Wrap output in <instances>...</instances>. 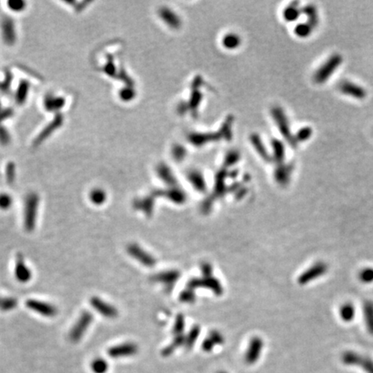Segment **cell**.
<instances>
[{
	"mask_svg": "<svg viewBox=\"0 0 373 373\" xmlns=\"http://www.w3.org/2000/svg\"><path fill=\"white\" fill-rule=\"evenodd\" d=\"M90 303L93 309L108 319H114L118 316V310L114 306L107 303V301H103L99 297H93L91 298Z\"/></svg>",
	"mask_w": 373,
	"mask_h": 373,
	"instance_id": "cell-6",
	"label": "cell"
},
{
	"mask_svg": "<svg viewBox=\"0 0 373 373\" xmlns=\"http://www.w3.org/2000/svg\"><path fill=\"white\" fill-rule=\"evenodd\" d=\"M310 29L309 27L306 26V25H301V26L298 28V33L301 36H307L309 34Z\"/></svg>",
	"mask_w": 373,
	"mask_h": 373,
	"instance_id": "cell-30",
	"label": "cell"
},
{
	"mask_svg": "<svg viewBox=\"0 0 373 373\" xmlns=\"http://www.w3.org/2000/svg\"><path fill=\"white\" fill-rule=\"evenodd\" d=\"M342 56L340 55H335L329 58L327 62L317 71L316 74V80L319 83H322L328 80L342 63Z\"/></svg>",
	"mask_w": 373,
	"mask_h": 373,
	"instance_id": "cell-4",
	"label": "cell"
},
{
	"mask_svg": "<svg viewBox=\"0 0 373 373\" xmlns=\"http://www.w3.org/2000/svg\"><path fill=\"white\" fill-rule=\"evenodd\" d=\"M127 251L132 258L137 259L140 263L145 264L146 266H151L154 264V259L152 257L149 255L146 251H144L137 244H130L127 247Z\"/></svg>",
	"mask_w": 373,
	"mask_h": 373,
	"instance_id": "cell-10",
	"label": "cell"
},
{
	"mask_svg": "<svg viewBox=\"0 0 373 373\" xmlns=\"http://www.w3.org/2000/svg\"><path fill=\"white\" fill-rule=\"evenodd\" d=\"M11 81H12V76L10 75H8L5 77L4 81H1L0 82V89L2 91H7L9 89V87L11 85Z\"/></svg>",
	"mask_w": 373,
	"mask_h": 373,
	"instance_id": "cell-27",
	"label": "cell"
},
{
	"mask_svg": "<svg viewBox=\"0 0 373 373\" xmlns=\"http://www.w3.org/2000/svg\"><path fill=\"white\" fill-rule=\"evenodd\" d=\"M1 299H2V298H0V302H1Z\"/></svg>",
	"mask_w": 373,
	"mask_h": 373,
	"instance_id": "cell-33",
	"label": "cell"
},
{
	"mask_svg": "<svg viewBox=\"0 0 373 373\" xmlns=\"http://www.w3.org/2000/svg\"><path fill=\"white\" fill-rule=\"evenodd\" d=\"M12 198L8 194H0V209L7 210L12 206Z\"/></svg>",
	"mask_w": 373,
	"mask_h": 373,
	"instance_id": "cell-23",
	"label": "cell"
},
{
	"mask_svg": "<svg viewBox=\"0 0 373 373\" xmlns=\"http://www.w3.org/2000/svg\"><path fill=\"white\" fill-rule=\"evenodd\" d=\"M26 307L33 312L37 313L46 317H54L57 315V309L50 303L45 301L31 299L26 301Z\"/></svg>",
	"mask_w": 373,
	"mask_h": 373,
	"instance_id": "cell-5",
	"label": "cell"
},
{
	"mask_svg": "<svg viewBox=\"0 0 373 373\" xmlns=\"http://www.w3.org/2000/svg\"><path fill=\"white\" fill-rule=\"evenodd\" d=\"M261 349H262V343L259 339H255L254 341L251 342L245 356V359L248 364H254L258 360Z\"/></svg>",
	"mask_w": 373,
	"mask_h": 373,
	"instance_id": "cell-14",
	"label": "cell"
},
{
	"mask_svg": "<svg viewBox=\"0 0 373 373\" xmlns=\"http://www.w3.org/2000/svg\"><path fill=\"white\" fill-rule=\"evenodd\" d=\"M8 4H9V7L11 8L12 11H15V12L23 11V9L25 8V2L19 1V0L10 1Z\"/></svg>",
	"mask_w": 373,
	"mask_h": 373,
	"instance_id": "cell-24",
	"label": "cell"
},
{
	"mask_svg": "<svg viewBox=\"0 0 373 373\" xmlns=\"http://www.w3.org/2000/svg\"><path fill=\"white\" fill-rule=\"evenodd\" d=\"M6 178L9 183H13L15 180V166L12 164H9L6 168Z\"/></svg>",
	"mask_w": 373,
	"mask_h": 373,
	"instance_id": "cell-26",
	"label": "cell"
},
{
	"mask_svg": "<svg viewBox=\"0 0 373 373\" xmlns=\"http://www.w3.org/2000/svg\"><path fill=\"white\" fill-rule=\"evenodd\" d=\"M2 37L4 42L8 45H12L16 41L15 23L10 18H4L1 22Z\"/></svg>",
	"mask_w": 373,
	"mask_h": 373,
	"instance_id": "cell-9",
	"label": "cell"
},
{
	"mask_svg": "<svg viewBox=\"0 0 373 373\" xmlns=\"http://www.w3.org/2000/svg\"><path fill=\"white\" fill-rule=\"evenodd\" d=\"M39 197L36 193H31L27 196L24 204V227L28 232L34 230L37 224L38 211Z\"/></svg>",
	"mask_w": 373,
	"mask_h": 373,
	"instance_id": "cell-1",
	"label": "cell"
},
{
	"mask_svg": "<svg viewBox=\"0 0 373 373\" xmlns=\"http://www.w3.org/2000/svg\"><path fill=\"white\" fill-rule=\"evenodd\" d=\"M0 107H1V105H0Z\"/></svg>",
	"mask_w": 373,
	"mask_h": 373,
	"instance_id": "cell-34",
	"label": "cell"
},
{
	"mask_svg": "<svg viewBox=\"0 0 373 373\" xmlns=\"http://www.w3.org/2000/svg\"><path fill=\"white\" fill-rule=\"evenodd\" d=\"M12 115V110L0 111V123L4 121V119L11 117Z\"/></svg>",
	"mask_w": 373,
	"mask_h": 373,
	"instance_id": "cell-29",
	"label": "cell"
},
{
	"mask_svg": "<svg viewBox=\"0 0 373 373\" xmlns=\"http://www.w3.org/2000/svg\"><path fill=\"white\" fill-rule=\"evenodd\" d=\"M356 316V308L353 303L347 302L340 307L339 316L345 322H351L354 320Z\"/></svg>",
	"mask_w": 373,
	"mask_h": 373,
	"instance_id": "cell-16",
	"label": "cell"
},
{
	"mask_svg": "<svg viewBox=\"0 0 373 373\" xmlns=\"http://www.w3.org/2000/svg\"><path fill=\"white\" fill-rule=\"evenodd\" d=\"M108 365L107 361L103 358H96L92 363V369L95 373H105L107 371Z\"/></svg>",
	"mask_w": 373,
	"mask_h": 373,
	"instance_id": "cell-21",
	"label": "cell"
},
{
	"mask_svg": "<svg viewBox=\"0 0 373 373\" xmlns=\"http://www.w3.org/2000/svg\"><path fill=\"white\" fill-rule=\"evenodd\" d=\"M93 320V316L91 313L84 311L70 331V335H69L70 339L74 342L79 341L84 334L88 330V328L90 327Z\"/></svg>",
	"mask_w": 373,
	"mask_h": 373,
	"instance_id": "cell-3",
	"label": "cell"
},
{
	"mask_svg": "<svg viewBox=\"0 0 373 373\" xmlns=\"http://www.w3.org/2000/svg\"><path fill=\"white\" fill-rule=\"evenodd\" d=\"M328 267L327 263H323V262L316 263L302 276L301 282H307L309 281H312L316 278H320L324 274H326L328 272Z\"/></svg>",
	"mask_w": 373,
	"mask_h": 373,
	"instance_id": "cell-12",
	"label": "cell"
},
{
	"mask_svg": "<svg viewBox=\"0 0 373 373\" xmlns=\"http://www.w3.org/2000/svg\"><path fill=\"white\" fill-rule=\"evenodd\" d=\"M339 91L343 93L344 94L352 96L355 99H365L367 94V93L364 88L356 84L352 83L350 81H342L339 84Z\"/></svg>",
	"mask_w": 373,
	"mask_h": 373,
	"instance_id": "cell-8",
	"label": "cell"
},
{
	"mask_svg": "<svg viewBox=\"0 0 373 373\" xmlns=\"http://www.w3.org/2000/svg\"><path fill=\"white\" fill-rule=\"evenodd\" d=\"M358 278L363 283L365 284H371L373 282V267H366L360 270L358 274Z\"/></svg>",
	"mask_w": 373,
	"mask_h": 373,
	"instance_id": "cell-19",
	"label": "cell"
},
{
	"mask_svg": "<svg viewBox=\"0 0 373 373\" xmlns=\"http://www.w3.org/2000/svg\"><path fill=\"white\" fill-rule=\"evenodd\" d=\"M90 200L94 205H102L107 201V194L100 188H95L90 193Z\"/></svg>",
	"mask_w": 373,
	"mask_h": 373,
	"instance_id": "cell-18",
	"label": "cell"
},
{
	"mask_svg": "<svg viewBox=\"0 0 373 373\" xmlns=\"http://www.w3.org/2000/svg\"><path fill=\"white\" fill-rule=\"evenodd\" d=\"M15 276L16 278L20 282H23V283L29 282L32 277L31 270L26 266L22 255L18 256L15 267Z\"/></svg>",
	"mask_w": 373,
	"mask_h": 373,
	"instance_id": "cell-11",
	"label": "cell"
},
{
	"mask_svg": "<svg viewBox=\"0 0 373 373\" xmlns=\"http://www.w3.org/2000/svg\"><path fill=\"white\" fill-rule=\"evenodd\" d=\"M44 103H45L47 110L56 111L64 107L65 100L61 97H54V96L50 95L46 98Z\"/></svg>",
	"mask_w": 373,
	"mask_h": 373,
	"instance_id": "cell-17",
	"label": "cell"
},
{
	"mask_svg": "<svg viewBox=\"0 0 373 373\" xmlns=\"http://www.w3.org/2000/svg\"><path fill=\"white\" fill-rule=\"evenodd\" d=\"M137 347L133 343H125L112 347L108 350V355L112 358L128 357L137 354Z\"/></svg>",
	"mask_w": 373,
	"mask_h": 373,
	"instance_id": "cell-7",
	"label": "cell"
},
{
	"mask_svg": "<svg viewBox=\"0 0 373 373\" xmlns=\"http://www.w3.org/2000/svg\"><path fill=\"white\" fill-rule=\"evenodd\" d=\"M341 359L347 366H358L366 373H373V359L368 356H364L353 351H347L342 354Z\"/></svg>",
	"mask_w": 373,
	"mask_h": 373,
	"instance_id": "cell-2",
	"label": "cell"
},
{
	"mask_svg": "<svg viewBox=\"0 0 373 373\" xmlns=\"http://www.w3.org/2000/svg\"><path fill=\"white\" fill-rule=\"evenodd\" d=\"M18 301L14 298H2L0 302V309L3 311H10L15 309Z\"/></svg>",
	"mask_w": 373,
	"mask_h": 373,
	"instance_id": "cell-22",
	"label": "cell"
},
{
	"mask_svg": "<svg viewBox=\"0 0 373 373\" xmlns=\"http://www.w3.org/2000/svg\"><path fill=\"white\" fill-rule=\"evenodd\" d=\"M105 70H106V72L108 74V75H113L114 74V66H113V64H112V62L111 61V62H109L108 64L106 66V68H105Z\"/></svg>",
	"mask_w": 373,
	"mask_h": 373,
	"instance_id": "cell-31",
	"label": "cell"
},
{
	"mask_svg": "<svg viewBox=\"0 0 373 373\" xmlns=\"http://www.w3.org/2000/svg\"><path fill=\"white\" fill-rule=\"evenodd\" d=\"M11 140V137H10V134L8 132V131H6L5 128L0 126V143L2 145H6Z\"/></svg>",
	"mask_w": 373,
	"mask_h": 373,
	"instance_id": "cell-25",
	"label": "cell"
},
{
	"mask_svg": "<svg viewBox=\"0 0 373 373\" xmlns=\"http://www.w3.org/2000/svg\"><path fill=\"white\" fill-rule=\"evenodd\" d=\"M120 96H121V99H124V100H130V99L133 97V94H132V91L123 90L120 93Z\"/></svg>",
	"mask_w": 373,
	"mask_h": 373,
	"instance_id": "cell-28",
	"label": "cell"
},
{
	"mask_svg": "<svg viewBox=\"0 0 373 373\" xmlns=\"http://www.w3.org/2000/svg\"><path fill=\"white\" fill-rule=\"evenodd\" d=\"M62 122H63V117L61 114H58L57 117L55 118L51 124L47 126L45 129L43 130L42 133L39 135L38 137L36 140V144L38 145L39 143L43 141L46 137L50 136V134L53 132V131L57 129L58 127L62 124Z\"/></svg>",
	"mask_w": 373,
	"mask_h": 373,
	"instance_id": "cell-15",
	"label": "cell"
},
{
	"mask_svg": "<svg viewBox=\"0 0 373 373\" xmlns=\"http://www.w3.org/2000/svg\"><path fill=\"white\" fill-rule=\"evenodd\" d=\"M363 315L367 330L373 335V301H366L363 306Z\"/></svg>",
	"mask_w": 373,
	"mask_h": 373,
	"instance_id": "cell-13",
	"label": "cell"
},
{
	"mask_svg": "<svg viewBox=\"0 0 373 373\" xmlns=\"http://www.w3.org/2000/svg\"><path fill=\"white\" fill-rule=\"evenodd\" d=\"M29 87L30 85L26 81H23L20 84L19 88L17 92V101L19 104H22L25 101L27 94L29 93Z\"/></svg>",
	"mask_w": 373,
	"mask_h": 373,
	"instance_id": "cell-20",
	"label": "cell"
},
{
	"mask_svg": "<svg viewBox=\"0 0 373 373\" xmlns=\"http://www.w3.org/2000/svg\"><path fill=\"white\" fill-rule=\"evenodd\" d=\"M225 373V372H220V373Z\"/></svg>",
	"mask_w": 373,
	"mask_h": 373,
	"instance_id": "cell-32",
	"label": "cell"
}]
</instances>
